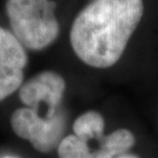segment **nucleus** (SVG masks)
<instances>
[{"mask_svg": "<svg viewBox=\"0 0 158 158\" xmlns=\"http://www.w3.org/2000/svg\"><path fill=\"white\" fill-rule=\"evenodd\" d=\"M56 7L53 0H6L11 32L26 49L44 51L56 41L60 35Z\"/></svg>", "mask_w": 158, "mask_h": 158, "instance_id": "2", "label": "nucleus"}, {"mask_svg": "<svg viewBox=\"0 0 158 158\" xmlns=\"http://www.w3.org/2000/svg\"><path fill=\"white\" fill-rule=\"evenodd\" d=\"M98 143V149L91 151V158H117L135 145L136 137L130 130L122 128L104 135Z\"/></svg>", "mask_w": 158, "mask_h": 158, "instance_id": "6", "label": "nucleus"}, {"mask_svg": "<svg viewBox=\"0 0 158 158\" xmlns=\"http://www.w3.org/2000/svg\"><path fill=\"white\" fill-rule=\"evenodd\" d=\"M117 158H139V157L136 156V155H132V153H125V155H122V156H119Z\"/></svg>", "mask_w": 158, "mask_h": 158, "instance_id": "9", "label": "nucleus"}, {"mask_svg": "<svg viewBox=\"0 0 158 158\" xmlns=\"http://www.w3.org/2000/svg\"><path fill=\"white\" fill-rule=\"evenodd\" d=\"M28 54L11 29L0 26V102L23 85V69Z\"/></svg>", "mask_w": 158, "mask_h": 158, "instance_id": "5", "label": "nucleus"}, {"mask_svg": "<svg viewBox=\"0 0 158 158\" xmlns=\"http://www.w3.org/2000/svg\"><path fill=\"white\" fill-rule=\"evenodd\" d=\"M143 15V0H90L72 23V49L89 67H113L124 54Z\"/></svg>", "mask_w": 158, "mask_h": 158, "instance_id": "1", "label": "nucleus"}, {"mask_svg": "<svg viewBox=\"0 0 158 158\" xmlns=\"http://www.w3.org/2000/svg\"><path fill=\"white\" fill-rule=\"evenodd\" d=\"M67 119L63 110L53 118H46L31 108H19L11 116V127L14 134L28 141L32 147L42 153L57 149L66 131Z\"/></svg>", "mask_w": 158, "mask_h": 158, "instance_id": "3", "label": "nucleus"}, {"mask_svg": "<svg viewBox=\"0 0 158 158\" xmlns=\"http://www.w3.org/2000/svg\"><path fill=\"white\" fill-rule=\"evenodd\" d=\"M106 122L101 114L95 110H89L81 114L73 123L74 135L89 142L91 139L100 141L104 136Z\"/></svg>", "mask_w": 158, "mask_h": 158, "instance_id": "7", "label": "nucleus"}, {"mask_svg": "<svg viewBox=\"0 0 158 158\" xmlns=\"http://www.w3.org/2000/svg\"><path fill=\"white\" fill-rule=\"evenodd\" d=\"M66 80L55 70H44L23 82L18 90L19 98L26 108L39 113L40 106H46L44 117L53 118L61 109L66 91Z\"/></svg>", "mask_w": 158, "mask_h": 158, "instance_id": "4", "label": "nucleus"}, {"mask_svg": "<svg viewBox=\"0 0 158 158\" xmlns=\"http://www.w3.org/2000/svg\"><path fill=\"white\" fill-rule=\"evenodd\" d=\"M90 152L88 142L74 134L63 137L57 147L59 158H85L89 156Z\"/></svg>", "mask_w": 158, "mask_h": 158, "instance_id": "8", "label": "nucleus"}, {"mask_svg": "<svg viewBox=\"0 0 158 158\" xmlns=\"http://www.w3.org/2000/svg\"><path fill=\"white\" fill-rule=\"evenodd\" d=\"M6 158H17V157H6Z\"/></svg>", "mask_w": 158, "mask_h": 158, "instance_id": "10", "label": "nucleus"}]
</instances>
